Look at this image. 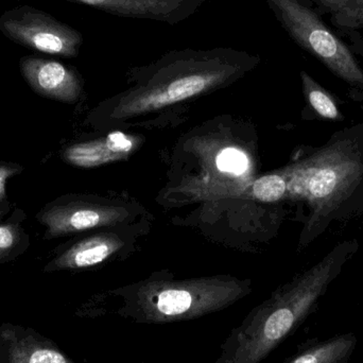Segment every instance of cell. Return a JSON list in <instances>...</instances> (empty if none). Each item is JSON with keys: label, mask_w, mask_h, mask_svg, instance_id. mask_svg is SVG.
<instances>
[{"label": "cell", "mask_w": 363, "mask_h": 363, "mask_svg": "<svg viewBox=\"0 0 363 363\" xmlns=\"http://www.w3.org/2000/svg\"><path fill=\"white\" fill-rule=\"evenodd\" d=\"M345 241L250 311L221 345L215 363H262L313 315L345 262L357 252Z\"/></svg>", "instance_id": "obj_1"}, {"label": "cell", "mask_w": 363, "mask_h": 363, "mask_svg": "<svg viewBox=\"0 0 363 363\" xmlns=\"http://www.w3.org/2000/svg\"><path fill=\"white\" fill-rule=\"evenodd\" d=\"M288 196L309 207L307 242L335 220L363 208V123L335 134L328 144L283 172Z\"/></svg>", "instance_id": "obj_2"}, {"label": "cell", "mask_w": 363, "mask_h": 363, "mask_svg": "<svg viewBox=\"0 0 363 363\" xmlns=\"http://www.w3.org/2000/svg\"><path fill=\"white\" fill-rule=\"evenodd\" d=\"M258 61L232 48L170 51L140 70V85L121 98L115 113L143 114L202 95L242 76Z\"/></svg>", "instance_id": "obj_3"}, {"label": "cell", "mask_w": 363, "mask_h": 363, "mask_svg": "<svg viewBox=\"0 0 363 363\" xmlns=\"http://www.w3.org/2000/svg\"><path fill=\"white\" fill-rule=\"evenodd\" d=\"M250 291L249 284L230 277L149 279L123 292L115 313L138 324L190 321L223 311Z\"/></svg>", "instance_id": "obj_4"}, {"label": "cell", "mask_w": 363, "mask_h": 363, "mask_svg": "<svg viewBox=\"0 0 363 363\" xmlns=\"http://www.w3.org/2000/svg\"><path fill=\"white\" fill-rule=\"evenodd\" d=\"M284 29L305 50L350 84L363 86V72L347 46L300 0H267Z\"/></svg>", "instance_id": "obj_5"}, {"label": "cell", "mask_w": 363, "mask_h": 363, "mask_svg": "<svg viewBox=\"0 0 363 363\" xmlns=\"http://www.w3.org/2000/svg\"><path fill=\"white\" fill-rule=\"evenodd\" d=\"M0 30L21 46L60 57H78L83 45L78 30L30 6L6 11L0 18Z\"/></svg>", "instance_id": "obj_6"}, {"label": "cell", "mask_w": 363, "mask_h": 363, "mask_svg": "<svg viewBox=\"0 0 363 363\" xmlns=\"http://www.w3.org/2000/svg\"><path fill=\"white\" fill-rule=\"evenodd\" d=\"M21 72L31 89L44 97L74 104L82 93L78 72L55 60L28 55L21 60Z\"/></svg>", "instance_id": "obj_7"}, {"label": "cell", "mask_w": 363, "mask_h": 363, "mask_svg": "<svg viewBox=\"0 0 363 363\" xmlns=\"http://www.w3.org/2000/svg\"><path fill=\"white\" fill-rule=\"evenodd\" d=\"M108 14L177 25L191 17L207 0H67Z\"/></svg>", "instance_id": "obj_8"}, {"label": "cell", "mask_w": 363, "mask_h": 363, "mask_svg": "<svg viewBox=\"0 0 363 363\" xmlns=\"http://www.w3.org/2000/svg\"><path fill=\"white\" fill-rule=\"evenodd\" d=\"M127 216L125 209L101 205L70 203L45 209L38 219L47 228V237L64 236L100 226L118 223Z\"/></svg>", "instance_id": "obj_9"}, {"label": "cell", "mask_w": 363, "mask_h": 363, "mask_svg": "<svg viewBox=\"0 0 363 363\" xmlns=\"http://www.w3.org/2000/svg\"><path fill=\"white\" fill-rule=\"evenodd\" d=\"M0 363H74L46 337L31 328L0 326Z\"/></svg>", "instance_id": "obj_10"}, {"label": "cell", "mask_w": 363, "mask_h": 363, "mask_svg": "<svg viewBox=\"0 0 363 363\" xmlns=\"http://www.w3.org/2000/svg\"><path fill=\"white\" fill-rule=\"evenodd\" d=\"M136 142L133 136L113 132L101 140L68 147L63 152V159L77 167H98L125 159L135 148Z\"/></svg>", "instance_id": "obj_11"}, {"label": "cell", "mask_w": 363, "mask_h": 363, "mask_svg": "<svg viewBox=\"0 0 363 363\" xmlns=\"http://www.w3.org/2000/svg\"><path fill=\"white\" fill-rule=\"evenodd\" d=\"M121 245V239L113 235H97L83 239L53 259L46 267V271L76 270L97 266L116 253Z\"/></svg>", "instance_id": "obj_12"}, {"label": "cell", "mask_w": 363, "mask_h": 363, "mask_svg": "<svg viewBox=\"0 0 363 363\" xmlns=\"http://www.w3.org/2000/svg\"><path fill=\"white\" fill-rule=\"evenodd\" d=\"M357 342L354 333L322 340L311 339L300 345L298 352L283 363H350Z\"/></svg>", "instance_id": "obj_13"}, {"label": "cell", "mask_w": 363, "mask_h": 363, "mask_svg": "<svg viewBox=\"0 0 363 363\" xmlns=\"http://www.w3.org/2000/svg\"><path fill=\"white\" fill-rule=\"evenodd\" d=\"M301 78H302L305 97L317 114L323 118L330 119V121H339L342 118L337 102L328 91H325L321 85L318 84L305 72H301Z\"/></svg>", "instance_id": "obj_14"}, {"label": "cell", "mask_w": 363, "mask_h": 363, "mask_svg": "<svg viewBox=\"0 0 363 363\" xmlns=\"http://www.w3.org/2000/svg\"><path fill=\"white\" fill-rule=\"evenodd\" d=\"M252 194L256 200L272 203L288 194V183L284 174H267L254 182Z\"/></svg>", "instance_id": "obj_15"}, {"label": "cell", "mask_w": 363, "mask_h": 363, "mask_svg": "<svg viewBox=\"0 0 363 363\" xmlns=\"http://www.w3.org/2000/svg\"><path fill=\"white\" fill-rule=\"evenodd\" d=\"M334 13L342 26L356 27L363 25V0H319Z\"/></svg>", "instance_id": "obj_16"}, {"label": "cell", "mask_w": 363, "mask_h": 363, "mask_svg": "<svg viewBox=\"0 0 363 363\" xmlns=\"http://www.w3.org/2000/svg\"><path fill=\"white\" fill-rule=\"evenodd\" d=\"M216 165L220 172L240 176L247 169L249 161L242 151L235 148H226L218 155Z\"/></svg>", "instance_id": "obj_17"}, {"label": "cell", "mask_w": 363, "mask_h": 363, "mask_svg": "<svg viewBox=\"0 0 363 363\" xmlns=\"http://www.w3.org/2000/svg\"><path fill=\"white\" fill-rule=\"evenodd\" d=\"M18 236L16 226L11 224L0 225V259L6 257L8 254L14 249L18 241Z\"/></svg>", "instance_id": "obj_18"}, {"label": "cell", "mask_w": 363, "mask_h": 363, "mask_svg": "<svg viewBox=\"0 0 363 363\" xmlns=\"http://www.w3.org/2000/svg\"><path fill=\"white\" fill-rule=\"evenodd\" d=\"M23 170L17 164L0 163V201L6 199V185L9 179L18 174Z\"/></svg>", "instance_id": "obj_19"}]
</instances>
